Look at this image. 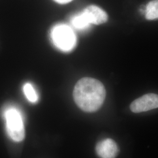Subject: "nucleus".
I'll list each match as a JSON object with an SVG mask.
<instances>
[{
    "label": "nucleus",
    "instance_id": "f257e3e1",
    "mask_svg": "<svg viewBox=\"0 0 158 158\" xmlns=\"http://www.w3.org/2000/svg\"><path fill=\"white\" fill-rule=\"evenodd\" d=\"M104 85L97 79L85 77L75 85L73 98L77 106L87 113H93L102 107L106 98Z\"/></svg>",
    "mask_w": 158,
    "mask_h": 158
},
{
    "label": "nucleus",
    "instance_id": "f03ea898",
    "mask_svg": "<svg viewBox=\"0 0 158 158\" xmlns=\"http://www.w3.org/2000/svg\"><path fill=\"white\" fill-rule=\"evenodd\" d=\"M3 117L8 135L14 141H22L25 138V128L20 111L15 108H8L4 111Z\"/></svg>",
    "mask_w": 158,
    "mask_h": 158
},
{
    "label": "nucleus",
    "instance_id": "7ed1b4c3",
    "mask_svg": "<svg viewBox=\"0 0 158 158\" xmlns=\"http://www.w3.org/2000/svg\"><path fill=\"white\" fill-rule=\"evenodd\" d=\"M51 38L54 45L64 52L72 50L76 45V36L72 29L64 24H59L53 27Z\"/></svg>",
    "mask_w": 158,
    "mask_h": 158
},
{
    "label": "nucleus",
    "instance_id": "20e7f679",
    "mask_svg": "<svg viewBox=\"0 0 158 158\" xmlns=\"http://www.w3.org/2000/svg\"><path fill=\"white\" fill-rule=\"evenodd\" d=\"M158 108V95L147 94L136 99L130 106L131 110L134 113H142Z\"/></svg>",
    "mask_w": 158,
    "mask_h": 158
},
{
    "label": "nucleus",
    "instance_id": "39448f33",
    "mask_svg": "<svg viewBox=\"0 0 158 158\" xmlns=\"http://www.w3.org/2000/svg\"><path fill=\"white\" fill-rule=\"evenodd\" d=\"M96 151L100 158H115L118 155L119 148L113 139L107 138L98 142Z\"/></svg>",
    "mask_w": 158,
    "mask_h": 158
},
{
    "label": "nucleus",
    "instance_id": "423d86ee",
    "mask_svg": "<svg viewBox=\"0 0 158 158\" xmlns=\"http://www.w3.org/2000/svg\"><path fill=\"white\" fill-rule=\"evenodd\" d=\"M81 12L90 24L100 25L107 21V14L97 6H89Z\"/></svg>",
    "mask_w": 158,
    "mask_h": 158
},
{
    "label": "nucleus",
    "instance_id": "0eeeda50",
    "mask_svg": "<svg viewBox=\"0 0 158 158\" xmlns=\"http://www.w3.org/2000/svg\"><path fill=\"white\" fill-rule=\"evenodd\" d=\"M145 18L148 20L158 19V0H153L147 4Z\"/></svg>",
    "mask_w": 158,
    "mask_h": 158
},
{
    "label": "nucleus",
    "instance_id": "6e6552de",
    "mask_svg": "<svg viewBox=\"0 0 158 158\" xmlns=\"http://www.w3.org/2000/svg\"><path fill=\"white\" fill-rule=\"evenodd\" d=\"M71 22L74 27L79 30L86 29L90 26V24L88 23L82 12L74 15L72 18Z\"/></svg>",
    "mask_w": 158,
    "mask_h": 158
},
{
    "label": "nucleus",
    "instance_id": "1a4fd4ad",
    "mask_svg": "<svg viewBox=\"0 0 158 158\" xmlns=\"http://www.w3.org/2000/svg\"><path fill=\"white\" fill-rule=\"evenodd\" d=\"M24 94L29 101L31 102H36L38 100V96L34 87L31 83H26L24 85L23 88Z\"/></svg>",
    "mask_w": 158,
    "mask_h": 158
},
{
    "label": "nucleus",
    "instance_id": "9d476101",
    "mask_svg": "<svg viewBox=\"0 0 158 158\" xmlns=\"http://www.w3.org/2000/svg\"><path fill=\"white\" fill-rule=\"evenodd\" d=\"M55 2H56L59 4H67L69 3L70 2H71L73 0H54Z\"/></svg>",
    "mask_w": 158,
    "mask_h": 158
}]
</instances>
